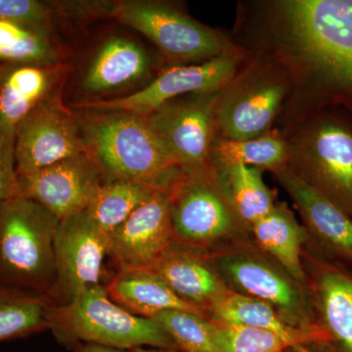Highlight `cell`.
<instances>
[{
  "label": "cell",
  "mask_w": 352,
  "mask_h": 352,
  "mask_svg": "<svg viewBox=\"0 0 352 352\" xmlns=\"http://www.w3.org/2000/svg\"><path fill=\"white\" fill-rule=\"evenodd\" d=\"M308 228L330 251L352 261V217L285 166L275 173Z\"/></svg>",
  "instance_id": "ac0fdd59"
},
{
  "label": "cell",
  "mask_w": 352,
  "mask_h": 352,
  "mask_svg": "<svg viewBox=\"0 0 352 352\" xmlns=\"http://www.w3.org/2000/svg\"><path fill=\"white\" fill-rule=\"evenodd\" d=\"M74 352H134L131 349H117V347L101 346L96 344L80 342L71 347Z\"/></svg>",
  "instance_id": "d6a6232c"
},
{
  "label": "cell",
  "mask_w": 352,
  "mask_h": 352,
  "mask_svg": "<svg viewBox=\"0 0 352 352\" xmlns=\"http://www.w3.org/2000/svg\"><path fill=\"white\" fill-rule=\"evenodd\" d=\"M182 352H219L217 324L183 310H166L153 317Z\"/></svg>",
  "instance_id": "f1b7e54d"
},
{
  "label": "cell",
  "mask_w": 352,
  "mask_h": 352,
  "mask_svg": "<svg viewBox=\"0 0 352 352\" xmlns=\"http://www.w3.org/2000/svg\"><path fill=\"white\" fill-rule=\"evenodd\" d=\"M109 238V256L117 270H149L175 242L170 196L155 191Z\"/></svg>",
  "instance_id": "5bb4252c"
},
{
  "label": "cell",
  "mask_w": 352,
  "mask_h": 352,
  "mask_svg": "<svg viewBox=\"0 0 352 352\" xmlns=\"http://www.w3.org/2000/svg\"><path fill=\"white\" fill-rule=\"evenodd\" d=\"M60 219L24 196L0 201V285L50 296Z\"/></svg>",
  "instance_id": "3957f363"
},
{
  "label": "cell",
  "mask_w": 352,
  "mask_h": 352,
  "mask_svg": "<svg viewBox=\"0 0 352 352\" xmlns=\"http://www.w3.org/2000/svg\"><path fill=\"white\" fill-rule=\"evenodd\" d=\"M152 187L126 179H105L85 212L99 228L110 234L134 210L151 198Z\"/></svg>",
  "instance_id": "484cf974"
},
{
  "label": "cell",
  "mask_w": 352,
  "mask_h": 352,
  "mask_svg": "<svg viewBox=\"0 0 352 352\" xmlns=\"http://www.w3.org/2000/svg\"><path fill=\"white\" fill-rule=\"evenodd\" d=\"M224 276L244 293L274 307L289 325L312 328L307 303L293 281L270 264L248 256H224L219 261Z\"/></svg>",
  "instance_id": "9a60e30c"
},
{
  "label": "cell",
  "mask_w": 352,
  "mask_h": 352,
  "mask_svg": "<svg viewBox=\"0 0 352 352\" xmlns=\"http://www.w3.org/2000/svg\"><path fill=\"white\" fill-rule=\"evenodd\" d=\"M289 88L287 76L274 68H256L234 78L220 95L217 138L245 140L270 133Z\"/></svg>",
  "instance_id": "ba28073f"
},
{
  "label": "cell",
  "mask_w": 352,
  "mask_h": 352,
  "mask_svg": "<svg viewBox=\"0 0 352 352\" xmlns=\"http://www.w3.org/2000/svg\"><path fill=\"white\" fill-rule=\"evenodd\" d=\"M206 316L219 325L242 326L277 333L293 346L314 342L320 336L314 328L289 325L268 303L231 291L210 305Z\"/></svg>",
  "instance_id": "44dd1931"
},
{
  "label": "cell",
  "mask_w": 352,
  "mask_h": 352,
  "mask_svg": "<svg viewBox=\"0 0 352 352\" xmlns=\"http://www.w3.org/2000/svg\"><path fill=\"white\" fill-rule=\"evenodd\" d=\"M78 118L85 149L105 179H126L170 193L183 170L164 150L143 116L90 111Z\"/></svg>",
  "instance_id": "7a4b0ae2"
},
{
  "label": "cell",
  "mask_w": 352,
  "mask_h": 352,
  "mask_svg": "<svg viewBox=\"0 0 352 352\" xmlns=\"http://www.w3.org/2000/svg\"><path fill=\"white\" fill-rule=\"evenodd\" d=\"M111 18L142 34L173 61L205 62L244 55V51L221 32L197 22L166 2L120 0L113 2Z\"/></svg>",
  "instance_id": "8992f818"
},
{
  "label": "cell",
  "mask_w": 352,
  "mask_h": 352,
  "mask_svg": "<svg viewBox=\"0 0 352 352\" xmlns=\"http://www.w3.org/2000/svg\"><path fill=\"white\" fill-rule=\"evenodd\" d=\"M222 194L238 221L254 226L274 208L271 191L263 179V170L234 164L214 170Z\"/></svg>",
  "instance_id": "7402d4cb"
},
{
  "label": "cell",
  "mask_w": 352,
  "mask_h": 352,
  "mask_svg": "<svg viewBox=\"0 0 352 352\" xmlns=\"http://www.w3.org/2000/svg\"><path fill=\"white\" fill-rule=\"evenodd\" d=\"M104 288L113 302L138 316L152 319L166 310H183L205 316L198 308L176 296L150 270H117Z\"/></svg>",
  "instance_id": "ffe728a7"
},
{
  "label": "cell",
  "mask_w": 352,
  "mask_h": 352,
  "mask_svg": "<svg viewBox=\"0 0 352 352\" xmlns=\"http://www.w3.org/2000/svg\"><path fill=\"white\" fill-rule=\"evenodd\" d=\"M287 144L289 168L352 217L351 122L319 113Z\"/></svg>",
  "instance_id": "5b68a950"
},
{
  "label": "cell",
  "mask_w": 352,
  "mask_h": 352,
  "mask_svg": "<svg viewBox=\"0 0 352 352\" xmlns=\"http://www.w3.org/2000/svg\"><path fill=\"white\" fill-rule=\"evenodd\" d=\"M6 68L7 66H4V65L0 64V82H1L2 76H3L4 72H6Z\"/></svg>",
  "instance_id": "e575fe53"
},
{
  "label": "cell",
  "mask_w": 352,
  "mask_h": 352,
  "mask_svg": "<svg viewBox=\"0 0 352 352\" xmlns=\"http://www.w3.org/2000/svg\"><path fill=\"white\" fill-rule=\"evenodd\" d=\"M151 68V57L142 45L124 36H111L88 61L80 87L89 96H107L143 80Z\"/></svg>",
  "instance_id": "e0dca14e"
},
{
  "label": "cell",
  "mask_w": 352,
  "mask_h": 352,
  "mask_svg": "<svg viewBox=\"0 0 352 352\" xmlns=\"http://www.w3.org/2000/svg\"><path fill=\"white\" fill-rule=\"evenodd\" d=\"M104 182L103 173L87 152L18 175L21 195L36 201L60 220L85 212Z\"/></svg>",
  "instance_id": "4fadbf2b"
},
{
  "label": "cell",
  "mask_w": 352,
  "mask_h": 352,
  "mask_svg": "<svg viewBox=\"0 0 352 352\" xmlns=\"http://www.w3.org/2000/svg\"><path fill=\"white\" fill-rule=\"evenodd\" d=\"M50 330L69 347L87 342L131 351L139 347L177 349L156 321L132 314L113 302L101 284L68 302L53 305Z\"/></svg>",
  "instance_id": "277c9868"
},
{
  "label": "cell",
  "mask_w": 352,
  "mask_h": 352,
  "mask_svg": "<svg viewBox=\"0 0 352 352\" xmlns=\"http://www.w3.org/2000/svg\"><path fill=\"white\" fill-rule=\"evenodd\" d=\"M132 351L134 352H182L177 349H153V347H139V349H134Z\"/></svg>",
  "instance_id": "836d02e7"
},
{
  "label": "cell",
  "mask_w": 352,
  "mask_h": 352,
  "mask_svg": "<svg viewBox=\"0 0 352 352\" xmlns=\"http://www.w3.org/2000/svg\"><path fill=\"white\" fill-rule=\"evenodd\" d=\"M149 270L176 296L198 308L205 316L208 308L229 292L195 248L176 241Z\"/></svg>",
  "instance_id": "2e32d148"
},
{
  "label": "cell",
  "mask_w": 352,
  "mask_h": 352,
  "mask_svg": "<svg viewBox=\"0 0 352 352\" xmlns=\"http://www.w3.org/2000/svg\"><path fill=\"white\" fill-rule=\"evenodd\" d=\"M65 66H7L0 82V126L15 132L20 122L54 94Z\"/></svg>",
  "instance_id": "d6986e66"
},
{
  "label": "cell",
  "mask_w": 352,
  "mask_h": 352,
  "mask_svg": "<svg viewBox=\"0 0 352 352\" xmlns=\"http://www.w3.org/2000/svg\"><path fill=\"white\" fill-rule=\"evenodd\" d=\"M288 144L274 132L261 138L231 140L215 136L210 151L214 170L244 164L276 173L288 166Z\"/></svg>",
  "instance_id": "d4e9b609"
},
{
  "label": "cell",
  "mask_w": 352,
  "mask_h": 352,
  "mask_svg": "<svg viewBox=\"0 0 352 352\" xmlns=\"http://www.w3.org/2000/svg\"><path fill=\"white\" fill-rule=\"evenodd\" d=\"M319 298L329 333L344 352H352V280L327 271L319 279Z\"/></svg>",
  "instance_id": "83f0119b"
},
{
  "label": "cell",
  "mask_w": 352,
  "mask_h": 352,
  "mask_svg": "<svg viewBox=\"0 0 352 352\" xmlns=\"http://www.w3.org/2000/svg\"><path fill=\"white\" fill-rule=\"evenodd\" d=\"M87 152L78 117L53 94L16 129L17 175L34 173Z\"/></svg>",
  "instance_id": "8fae6325"
},
{
  "label": "cell",
  "mask_w": 352,
  "mask_h": 352,
  "mask_svg": "<svg viewBox=\"0 0 352 352\" xmlns=\"http://www.w3.org/2000/svg\"><path fill=\"white\" fill-rule=\"evenodd\" d=\"M241 58L221 57L201 64L164 69L146 87L126 96L78 104V108L145 116L166 102L190 94L221 91L235 78Z\"/></svg>",
  "instance_id": "9c48e42d"
},
{
  "label": "cell",
  "mask_w": 352,
  "mask_h": 352,
  "mask_svg": "<svg viewBox=\"0 0 352 352\" xmlns=\"http://www.w3.org/2000/svg\"><path fill=\"white\" fill-rule=\"evenodd\" d=\"M292 349H293L292 352H305L303 351L302 349H300V346H293L292 347Z\"/></svg>",
  "instance_id": "d590c367"
},
{
  "label": "cell",
  "mask_w": 352,
  "mask_h": 352,
  "mask_svg": "<svg viewBox=\"0 0 352 352\" xmlns=\"http://www.w3.org/2000/svg\"><path fill=\"white\" fill-rule=\"evenodd\" d=\"M221 92L178 97L144 117L164 150L184 173L214 170L210 151L217 136Z\"/></svg>",
  "instance_id": "52a82bcc"
},
{
  "label": "cell",
  "mask_w": 352,
  "mask_h": 352,
  "mask_svg": "<svg viewBox=\"0 0 352 352\" xmlns=\"http://www.w3.org/2000/svg\"><path fill=\"white\" fill-rule=\"evenodd\" d=\"M276 6L285 41L319 105H342L352 115V0H286Z\"/></svg>",
  "instance_id": "6da1fadb"
},
{
  "label": "cell",
  "mask_w": 352,
  "mask_h": 352,
  "mask_svg": "<svg viewBox=\"0 0 352 352\" xmlns=\"http://www.w3.org/2000/svg\"><path fill=\"white\" fill-rule=\"evenodd\" d=\"M0 64L4 66L62 64L52 36L29 25L0 19Z\"/></svg>",
  "instance_id": "4316f807"
},
{
  "label": "cell",
  "mask_w": 352,
  "mask_h": 352,
  "mask_svg": "<svg viewBox=\"0 0 352 352\" xmlns=\"http://www.w3.org/2000/svg\"><path fill=\"white\" fill-rule=\"evenodd\" d=\"M217 324V323H215ZM219 352H285L293 347L277 333L217 324Z\"/></svg>",
  "instance_id": "f546056e"
},
{
  "label": "cell",
  "mask_w": 352,
  "mask_h": 352,
  "mask_svg": "<svg viewBox=\"0 0 352 352\" xmlns=\"http://www.w3.org/2000/svg\"><path fill=\"white\" fill-rule=\"evenodd\" d=\"M168 195L176 242L196 249L235 229L238 219L222 194L214 170L183 171Z\"/></svg>",
  "instance_id": "7c38bea8"
},
{
  "label": "cell",
  "mask_w": 352,
  "mask_h": 352,
  "mask_svg": "<svg viewBox=\"0 0 352 352\" xmlns=\"http://www.w3.org/2000/svg\"><path fill=\"white\" fill-rule=\"evenodd\" d=\"M252 230L264 251L276 258L294 280L303 283L300 251L305 231L286 204H276L270 214L252 226Z\"/></svg>",
  "instance_id": "603a6c76"
},
{
  "label": "cell",
  "mask_w": 352,
  "mask_h": 352,
  "mask_svg": "<svg viewBox=\"0 0 352 352\" xmlns=\"http://www.w3.org/2000/svg\"><path fill=\"white\" fill-rule=\"evenodd\" d=\"M109 248V234L87 212L60 220L54 242L55 282L50 295L55 305L68 302L100 285Z\"/></svg>",
  "instance_id": "30bf717a"
},
{
  "label": "cell",
  "mask_w": 352,
  "mask_h": 352,
  "mask_svg": "<svg viewBox=\"0 0 352 352\" xmlns=\"http://www.w3.org/2000/svg\"><path fill=\"white\" fill-rule=\"evenodd\" d=\"M0 19L29 25L51 36L58 16L55 1L0 0Z\"/></svg>",
  "instance_id": "4dcf8cb0"
},
{
  "label": "cell",
  "mask_w": 352,
  "mask_h": 352,
  "mask_svg": "<svg viewBox=\"0 0 352 352\" xmlns=\"http://www.w3.org/2000/svg\"><path fill=\"white\" fill-rule=\"evenodd\" d=\"M50 296L0 285V342L50 329Z\"/></svg>",
  "instance_id": "cb8c5ba5"
},
{
  "label": "cell",
  "mask_w": 352,
  "mask_h": 352,
  "mask_svg": "<svg viewBox=\"0 0 352 352\" xmlns=\"http://www.w3.org/2000/svg\"><path fill=\"white\" fill-rule=\"evenodd\" d=\"M15 134L0 126V201L21 196L16 170Z\"/></svg>",
  "instance_id": "1f68e13d"
}]
</instances>
